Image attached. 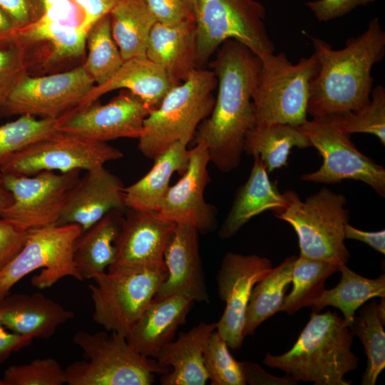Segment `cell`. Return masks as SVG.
Listing matches in <instances>:
<instances>
[{"instance_id":"6da1fadb","label":"cell","mask_w":385,"mask_h":385,"mask_svg":"<svg viewBox=\"0 0 385 385\" xmlns=\"http://www.w3.org/2000/svg\"><path fill=\"white\" fill-rule=\"evenodd\" d=\"M211 68L217 78L213 108L192 140L203 144L210 163L229 173L240 163L247 132L255 125L252 94L260 58L240 42L228 39L216 51Z\"/></svg>"},{"instance_id":"7a4b0ae2","label":"cell","mask_w":385,"mask_h":385,"mask_svg":"<svg viewBox=\"0 0 385 385\" xmlns=\"http://www.w3.org/2000/svg\"><path fill=\"white\" fill-rule=\"evenodd\" d=\"M319 70L312 81L307 115L324 118L360 109L370 101L371 69L385 55V32L374 17L360 35L334 50L327 41L310 36Z\"/></svg>"},{"instance_id":"3957f363","label":"cell","mask_w":385,"mask_h":385,"mask_svg":"<svg viewBox=\"0 0 385 385\" xmlns=\"http://www.w3.org/2000/svg\"><path fill=\"white\" fill-rule=\"evenodd\" d=\"M353 334L344 318L331 311H313L292 347L280 355L265 354L263 362L297 382L314 385H350L345 375L355 371L359 359L351 351Z\"/></svg>"},{"instance_id":"277c9868","label":"cell","mask_w":385,"mask_h":385,"mask_svg":"<svg viewBox=\"0 0 385 385\" xmlns=\"http://www.w3.org/2000/svg\"><path fill=\"white\" fill-rule=\"evenodd\" d=\"M217 78L212 71L197 68L175 86L143 123L138 149L154 160L177 141L190 143L198 125L210 114Z\"/></svg>"},{"instance_id":"5b68a950","label":"cell","mask_w":385,"mask_h":385,"mask_svg":"<svg viewBox=\"0 0 385 385\" xmlns=\"http://www.w3.org/2000/svg\"><path fill=\"white\" fill-rule=\"evenodd\" d=\"M73 342L85 359L64 369L68 385H150L155 374L170 371L156 359L140 354L125 337L115 332L78 331Z\"/></svg>"},{"instance_id":"8992f818","label":"cell","mask_w":385,"mask_h":385,"mask_svg":"<svg viewBox=\"0 0 385 385\" xmlns=\"http://www.w3.org/2000/svg\"><path fill=\"white\" fill-rule=\"evenodd\" d=\"M260 58L252 94L255 125L300 126L307 120L310 84L319 70L315 53L300 58L297 63H292L282 52L267 53Z\"/></svg>"},{"instance_id":"52a82bcc","label":"cell","mask_w":385,"mask_h":385,"mask_svg":"<svg viewBox=\"0 0 385 385\" xmlns=\"http://www.w3.org/2000/svg\"><path fill=\"white\" fill-rule=\"evenodd\" d=\"M287 206L276 217L289 224L299 241L300 255L346 265L350 254L344 244L349 211L345 196L324 188L302 200L293 190L284 192Z\"/></svg>"},{"instance_id":"ba28073f","label":"cell","mask_w":385,"mask_h":385,"mask_svg":"<svg viewBox=\"0 0 385 385\" xmlns=\"http://www.w3.org/2000/svg\"><path fill=\"white\" fill-rule=\"evenodd\" d=\"M167 276L164 266L115 265L95 276L89 289L93 319L107 332L126 337L154 299Z\"/></svg>"},{"instance_id":"9c48e42d","label":"cell","mask_w":385,"mask_h":385,"mask_svg":"<svg viewBox=\"0 0 385 385\" xmlns=\"http://www.w3.org/2000/svg\"><path fill=\"white\" fill-rule=\"evenodd\" d=\"M265 17V7L256 0H195L197 68L228 39L240 42L259 57L274 52Z\"/></svg>"},{"instance_id":"30bf717a","label":"cell","mask_w":385,"mask_h":385,"mask_svg":"<svg viewBox=\"0 0 385 385\" xmlns=\"http://www.w3.org/2000/svg\"><path fill=\"white\" fill-rule=\"evenodd\" d=\"M81 232L77 225L29 230L21 249L0 272V299L24 277L38 269L40 273L31 278L38 289L51 287L66 277L81 281L73 262L75 242Z\"/></svg>"},{"instance_id":"8fae6325","label":"cell","mask_w":385,"mask_h":385,"mask_svg":"<svg viewBox=\"0 0 385 385\" xmlns=\"http://www.w3.org/2000/svg\"><path fill=\"white\" fill-rule=\"evenodd\" d=\"M299 128L323 158L321 167L303 174L302 180L333 184L351 179L366 183L385 197V169L361 153L351 142V135L323 118L307 119Z\"/></svg>"},{"instance_id":"7c38bea8","label":"cell","mask_w":385,"mask_h":385,"mask_svg":"<svg viewBox=\"0 0 385 385\" xmlns=\"http://www.w3.org/2000/svg\"><path fill=\"white\" fill-rule=\"evenodd\" d=\"M123 157L122 151L107 143L58 131L11 155L0 166V173L32 175L41 171L88 170Z\"/></svg>"},{"instance_id":"4fadbf2b","label":"cell","mask_w":385,"mask_h":385,"mask_svg":"<svg viewBox=\"0 0 385 385\" xmlns=\"http://www.w3.org/2000/svg\"><path fill=\"white\" fill-rule=\"evenodd\" d=\"M81 170L41 171L32 175L1 173L12 203L0 217L16 227L31 229L56 225L66 197L80 178Z\"/></svg>"},{"instance_id":"5bb4252c","label":"cell","mask_w":385,"mask_h":385,"mask_svg":"<svg viewBox=\"0 0 385 385\" xmlns=\"http://www.w3.org/2000/svg\"><path fill=\"white\" fill-rule=\"evenodd\" d=\"M83 65L44 76L25 75L0 109V116L59 119L76 108L95 86Z\"/></svg>"},{"instance_id":"9a60e30c","label":"cell","mask_w":385,"mask_h":385,"mask_svg":"<svg viewBox=\"0 0 385 385\" xmlns=\"http://www.w3.org/2000/svg\"><path fill=\"white\" fill-rule=\"evenodd\" d=\"M270 260L257 255L227 252L223 257L217 282L225 310L216 322V331L229 348L242 345L245 315L252 288L272 269Z\"/></svg>"},{"instance_id":"2e32d148","label":"cell","mask_w":385,"mask_h":385,"mask_svg":"<svg viewBox=\"0 0 385 385\" xmlns=\"http://www.w3.org/2000/svg\"><path fill=\"white\" fill-rule=\"evenodd\" d=\"M150 108L138 96L124 91L106 104L96 102L73 110L60 118L58 131L86 140L107 143L121 138H137Z\"/></svg>"},{"instance_id":"e0dca14e","label":"cell","mask_w":385,"mask_h":385,"mask_svg":"<svg viewBox=\"0 0 385 385\" xmlns=\"http://www.w3.org/2000/svg\"><path fill=\"white\" fill-rule=\"evenodd\" d=\"M210 163L207 150L203 144H195L190 149L188 168L180 179L170 187L157 210L160 217L175 225L192 226L201 233L216 229L217 209L207 203L204 197L210 182L207 170Z\"/></svg>"},{"instance_id":"ac0fdd59","label":"cell","mask_w":385,"mask_h":385,"mask_svg":"<svg viewBox=\"0 0 385 385\" xmlns=\"http://www.w3.org/2000/svg\"><path fill=\"white\" fill-rule=\"evenodd\" d=\"M199 231L175 225L164 252L167 276L154 299L180 295L193 302H210L199 249Z\"/></svg>"},{"instance_id":"d6986e66","label":"cell","mask_w":385,"mask_h":385,"mask_svg":"<svg viewBox=\"0 0 385 385\" xmlns=\"http://www.w3.org/2000/svg\"><path fill=\"white\" fill-rule=\"evenodd\" d=\"M124 188L104 165L86 170L68 192L56 225H77L83 232L113 210L124 212Z\"/></svg>"},{"instance_id":"ffe728a7","label":"cell","mask_w":385,"mask_h":385,"mask_svg":"<svg viewBox=\"0 0 385 385\" xmlns=\"http://www.w3.org/2000/svg\"><path fill=\"white\" fill-rule=\"evenodd\" d=\"M87 32L56 23L37 20L19 29L13 41L21 49L28 74L46 71L82 57Z\"/></svg>"},{"instance_id":"44dd1931","label":"cell","mask_w":385,"mask_h":385,"mask_svg":"<svg viewBox=\"0 0 385 385\" xmlns=\"http://www.w3.org/2000/svg\"><path fill=\"white\" fill-rule=\"evenodd\" d=\"M128 210L112 265L164 266V252L175 225L160 217L157 211Z\"/></svg>"},{"instance_id":"7402d4cb","label":"cell","mask_w":385,"mask_h":385,"mask_svg":"<svg viewBox=\"0 0 385 385\" xmlns=\"http://www.w3.org/2000/svg\"><path fill=\"white\" fill-rule=\"evenodd\" d=\"M74 313L40 292L7 294L0 299V322L24 337L46 339L73 319Z\"/></svg>"},{"instance_id":"603a6c76","label":"cell","mask_w":385,"mask_h":385,"mask_svg":"<svg viewBox=\"0 0 385 385\" xmlns=\"http://www.w3.org/2000/svg\"><path fill=\"white\" fill-rule=\"evenodd\" d=\"M194 302L180 295L153 299L127 334L128 343L142 356L155 359L185 324Z\"/></svg>"},{"instance_id":"cb8c5ba5","label":"cell","mask_w":385,"mask_h":385,"mask_svg":"<svg viewBox=\"0 0 385 385\" xmlns=\"http://www.w3.org/2000/svg\"><path fill=\"white\" fill-rule=\"evenodd\" d=\"M180 83L166 68L147 57L125 61L107 82L96 86L74 110L83 108L104 94L117 89H127L150 108L155 109L165 95Z\"/></svg>"},{"instance_id":"d4e9b609","label":"cell","mask_w":385,"mask_h":385,"mask_svg":"<svg viewBox=\"0 0 385 385\" xmlns=\"http://www.w3.org/2000/svg\"><path fill=\"white\" fill-rule=\"evenodd\" d=\"M216 322H202L187 332L180 333L175 341L165 344L157 362L170 371L162 374L163 385H205L208 380L204 365L203 351L216 330Z\"/></svg>"},{"instance_id":"484cf974","label":"cell","mask_w":385,"mask_h":385,"mask_svg":"<svg viewBox=\"0 0 385 385\" xmlns=\"http://www.w3.org/2000/svg\"><path fill=\"white\" fill-rule=\"evenodd\" d=\"M254 163L247 181L238 189L232 205L222 225L218 235L227 239L236 234L252 217L265 211L274 215L284 211L287 200L269 178L259 155H253Z\"/></svg>"},{"instance_id":"4316f807","label":"cell","mask_w":385,"mask_h":385,"mask_svg":"<svg viewBox=\"0 0 385 385\" xmlns=\"http://www.w3.org/2000/svg\"><path fill=\"white\" fill-rule=\"evenodd\" d=\"M123 219V211L113 210L81 232L73 248V262L81 281L106 272L115 262Z\"/></svg>"},{"instance_id":"83f0119b","label":"cell","mask_w":385,"mask_h":385,"mask_svg":"<svg viewBox=\"0 0 385 385\" xmlns=\"http://www.w3.org/2000/svg\"><path fill=\"white\" fill-rule=\"evenodd\" d=\"M188 143L177 141L155 158L151 169L140 180L124 188L127 209L157 211L170 188L174 173L183 175L188 165Z\"/></svg>"},{"instance_id":"f1b7e54d","label":"cell","mask_w":385,"mask_h":385,"mask_svg":"<svg viewBox=\"0 0 385 385\" xmlns=\"http://www.w3.org/2000/svg\"><path fill=\"white\" fill-rule=\"evenodd\" d=\"M146 57L180 82L185 81L197 68L195 22L174 26L156 22L149 36Z\"/></svg>"},{"instance_id":"f546056e","label":"cell","mask_w":385,"mask_h":385,"mask_svg":"<svg viewBox=\"0 0 385 385\" xmlns=\"http://www.w3.org/2000/svg\"><path fill=\"white\" fill-rule=\"evenodd\" d=\"M113 38L123 59L146 57L155 16L144 0H118L109 13Z\"/></svg>"},{"instance_id":"4dcf8cb0","label":"cell","mask_w":385,"mask_h":385,"mask_svg":"<svg viewBox=\"0 0 385 385\" xmlns=\"http://www.w3.org/2000/svg\"><path fill=\"white\" fill-rule=\"evenodd\" d=\"M294 147H312L299 127L288 124L255 125L247 133L243 151L250 155H259L267 171L271 173L287 164Z\"/></svg>"},{"instance_id":"1f68e13d","label":"cell","mask_w":385,"mask_h":385,"mask_svg":"<svg viewBox=\"0 0 385 385\" xmlns=\"http://www.w3.org/2000/svg\"><path fill=\"white\" fill-rule=\"evenodd\" d=\"M339 282L330 289H324L309 307L319 312L326 307L339 309L349 327L354 321L356 310L369 299L385 297V274L376 279L364 277L350 270L346 265L339 266Z\"/></svg>"},{"instance_id":"d6a6232c","label":"cell","mask_w":385,"mask_h":385,"mask_svg":"<svg viewBox=\"0 0 385 385\" xmlns=\"http://www.w3.org/2000/svg\"><path fill=\"white\" fill-rule=\"evenodd\" d=\"M296 256H289L273 267L252 288L247 304L244 337L252 335L266 319L280 312L285 292L292 282Z\"/></svg>"},{"instance_id":"836d02e7","label":"cell","mask_w":385,"mask_h":385,"mask_svg":"<svg viewBox=\"0 0 385 385\" xmlns=\"http://www.w3.org/2000/svg\"><path fill=\"white\" fill-rule=\"evenodd\" d=\"M364 304L349 327L353 335L361 341L367 357L362 375V385H374L385 367V301Z\"/></svg>"},{"instance_id":"e575fe53","label":"cell","mask_w":385,"mask_h":385,"mask_svg":"<svg viewBox=\"0 0 385 385\" xmlns=\"http://www.w3.org/2000/svg\"><path fill=\"white\" fill-rule=\"evenodd\" d=\"M337 272L339 267L332 263L297 257L292 273V288L284 297L280 312L292 315L302 308L310 307L325 289L326 280Z\"/></svg>"},{"instance_id":"d590c367","label":"cell","mask_w":385,"mask_h":385,"mask_svg":"<svg viewBox=\"0 0 385 385\" xmlns=\"http://www.w3.org/2000/svg\"><path fill=\"white\" fill-rule=\"evenodd\" d=\"M86 47L88 55L82 65L96 86H101L110 80L124 62L113 38L109 14L88 31Z\"/></svg>"},{"instance_id":"8d00e7d4","label":"cell","mask_w":385,"mask_h":385,"mask_svg":"<svg viewBox=\"0 0 385 385\" xmlns=\"http://www.w3.org/2000/svg\"><path fill=\"white\" fill-rule=\"evenodd\" d=\"M60 118H37L25 114L1 125L0 166L15 153L57 133Z\"/></svg>"},{"instance_id":"74e56055","label":"cell","mask_w":385,"mask_h":385,"mask_svg":"<svg viewBox=\"0 0 385 385\" xmlns=\"http://www.w3.org/2000/svg\"><path fill=\"white\" fill-rule=\"evenodd\" d=\"M323 118L349 135L369 133L385 145V88L379 85L372 88L370 101L363 108Z\"/></svg>"},{"instance_id":"f35d334b","label":"cell","mask_w":385,"mask_h":385,"mask_svg":"<svg viewBox=\"0 0 385 385\" xmlns=\"http://www.w3.org/2000/svg\"><path fill=\"white\" fill-rule=\"evenodd\" d=\"M203 359L211 385L247 384L240 361L232 356L226 342L216 330L205 344Z\"/></svg>"},{"instance_id":"ab89813d","label":"cell","mask_w":385,"mask_h":385,"mask_svg":"<svg viewBox=\"0 0 385 385\" xmlns=\"http://www.w3.org/2000/svg\"><path fill=\"white\" fill-rule=\"evenodd\" d=\"M4 385H63L65 371L53 358L36 359L29 364L12 365L4 373Z\"/></svg>"},{"instance_id":"60d3db41","label":"cell","mask_w":385,"mask_h":385,"mask_svg":"<svg viewBox=\"0 0 385 385\" xmlns=\"http://www.w3.org/2000/svg\"><path fill=\"white\" fill-rule=\"evenodd\" d=\"M26 74V64L19 46L13 41L0 45V109Z\"/></svg>"},{"instance_id":"b9f144b4","label":"cell","mask_w":385,"mask_h":385,"mask_svg":"<svg viewBox=\"0 0 385 385\" xmlns=\"http://www.w3.org/2000/svg\"><path fill=\"white\" fill-rule=\"evenodd\" d=\"M157 22L174 26L195 22V0H144Z\"/></svg>"},{"instance_id":"7bdbcfd3","label":"cell","mask_w":385,"mask_h":385,"mask_svg":"<svg viewBox=\"0 0 385 385\" xmlns=\"http://www.w3.org/2000/svg\"><path fill=\"white\" fill-rule=\"evenodd\" d=\"M83 30H89L84 13L73 0H58L38 19Z\"/></svg>"},{"instance_id":"ee69618b","label":"cell","mask_w":385,"mask_h":385,"mask_svg":"<svg viewBox=\"0 0 385 385\" xmlns=\"http://www.w3.org/2000/svg\"><path fill=\"white\" fill-rule=\"evenodd\" d=\"M376 0H314L305 3L319 22H326L345 16L358 6Z\"/></svg>"},{"instance_id":"f6af8a7d","label":"cell","mask_w":385,"mask_h":385,"mask_svg":"<svg viewBox=\"0 0 385 385\" xmlns=\"http://www.w3.org/2000/svg\"><path fill=\"white\" fill-rule=\"evenodd\" d=\"M28 230H21L0 217V272L19 252Z\"/></svg>"},{"instance_id":"bcb514c9","label":"cell","mask_w":385,"mask_h":385,"mask_svg":"<svg viewBox=\"0 0 385 385\" xmlns=\"http://www.w3.org/2000/svg\"><path fill=\"white\" fill-rule=\"evenodd\" d=\"M0 7L10 16L18 29L38 19L34 0H0Z\"/></svg>"},{"instance_id":"7dc6e473","label":"cell","mask_w":385,"mask_h":385,"mask_svg":"<svg viewBox=\"0 0 385 385\" xmlns=\"http://www.w3.org/2000/svg\"><path fill=\"white\" fill-rule=\"evenodd\" d=\"M247 384L260 385H292L298 382L292 377L287 375L285 377H277L266 372L259 364L240 361Z\"/></svg>"},{"instance_id":"c3c4849f","label":"cell","mask_w":385,"mask_h":385,"mask_svg":"<svg viewBox=\"0 0 385 385\" xmlns=\"http://www.w3.org/2000/svg\"><path fill=\"white\" fill-rule=\"evenodd\" d=\"M34 339L6 330L0 322V365L14 352L30 345Z\"/></svg>"},{"instance_id":"681fc988","label":"cell","mask_w":385,"mask_h":385,"mask_svg":"<svg viewBox=\"0 0 385 385\" xmlns=\"http://www.w3.org/2000/svg\"><path fill=\"white\" fill-rule=\"evenodd\" d=\"M85 14L90 28L100 19L108 14L118 0H73Z\"/></svg>"},{"instance_id":"f907efd6","label":"cell","mask_w":385,"mask_h":385,"mask_svg":"<svg viewBox=\"0 0 385 385\" xmlns=\"http://www.w3.org/2000/svg\"><path fill=\"white\" fill-rule=\"evenodd\" d=\"M345 239L363 242L380 253L385 254V231L367 232L356 229L347 223L345 226Z\"/></svg>"},{"instance_id":"816d5d0a","label":"cell","mask_w":385,"mask_h":385,"mask_svg":"<svg viewBox=\"0 0 385 385\" xmlns=\"http://www.w3.org/2000/svg\"><path fill=\"white\" fill-rule=\"evenodd\" d=\"M18 29L10 16L0 7V45L11 42Z\"/></svg>"},{"instance_id":"f5cc1de1","label":"cell","mask_w":385,"mask_h":385,"mask_svg":"<svg viewBox=\"0 0 385 385\" xmlns=\"http://www.w3.org/2000/svg\"><path fill=\"white\" fill-rule=\"evenodd\" d=\"M11 193L4 187L0 173V215L12 203Z\"/></svg>"},{"instance_id":"db71d44e","label":"cell","mask_w":385,"mask_h":385,"mask_svg":"<svg viewBox=\"0 0 385 385\" xmlns=\"http://www.w3.org/2000/svg\"><path fill=\"white\" fill-rule=\"evenodd\" d=\"M36 9L38 15V19L44 12L58 0H34Z\"/></svg>"},{"instance_id":"11a10c76","label":"cell","mask_w":385,"mask_h":385,"mask_svg":"<svg viewBox=\"0 0 385 385\" xmlns=\"http://www.w3.org/2000/svg\"><path fill=\"white\" fill-rule=\"evenodd\" d=\"M0 385H4V383L2 380H0Z\"/></svg>"}]
</instances>
